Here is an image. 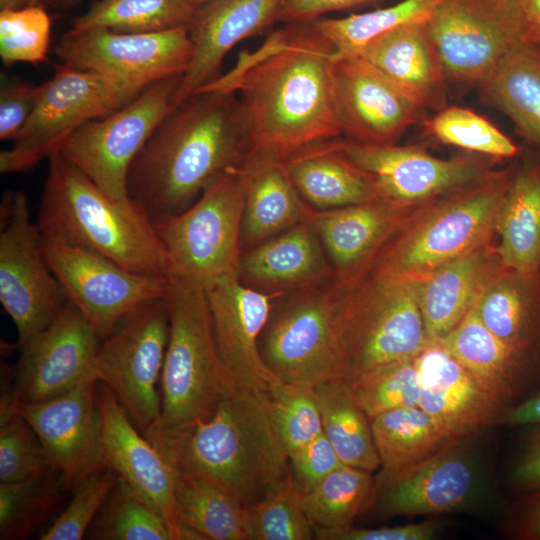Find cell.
I'll use <instances>...</instances> for the list:
<instances>
[{"label":"cell","mask_w":540,"mask_h":540,"mask_svg":"<svg viewBox=\"0 0 540 540\" xmlns=\"http://www.w3.org/2000/svg\"><path fill=\"white\" fill-rule=\"evenodd\" d=\"M87 534L97 540H174L165 519L119 477Z\"/></svg>","instance_id":"obj_43"},{"label":"cell","mask_w":540,"mask_h":540,"mask_svg":"<svg viewBox=\"0 0 540 540\" xmlns=\"http://www.w3.org/2000/svg\"><path fill=\"white\" fill-rule=\"evenodd\" d=\"M415 207L381 196L329 210L311 207L306 221L321 240L335 284L349 289L362 281L383 246Z\"/></svg>","instance_id":"obj_24"},{"label":"cell","mask_w":540,"mask_h":540,"mask_svg":"<svg viewBox=\"0 0 540 540\" xmlns=\"http://www.w3.org/2000/svg\"><path fill=\"white\" fill-rule=\"evenodd\" d=\"M196 7L188 0H98L74 19L68 32L108 29L148 33L188 27Z\"/></svg>","instance_id":"obj_39"},{"label":"cell","mask_w":540,"mask_h":540,"mask_svg":"<svg viewBox=\"0 0 540 540\" xmlns=\"http://www.w3.org/2000/svg\"><path fill=\"white\" fill-rule=\"evenodd\" d=\"M163 299L170 331L160 415L149 428L173 431L210 417L238 387L221 358L205 288L170 277Z\"/></svg>","instance_id":"obj_6"},{"label":"cell","mask_w":540,"mask_h":540,"mask_svg":"<svg viewBox=\"0 0 540 540\" xmlns=\"http://www.w3.org/2000/svg\"><path fill=\"white\" fill-rule=\"evenodd\" d=\"M381 470L388 477L462 440L447 432L419 406L395 409L371 419Z\"/></svg>","instance_id":"obj_37"},{"label":"cell","mask_w":540,"mask_h":540,"mask_svg":"<svg viewBox=\"0 0 540 540\" xmlns=\"http://www.w3.org/2000/svg\"><path fill=\"white\" fill-rule=\"evenodd\" d=\"M518 165L416 206L378 254L369 273L422 280L439 267L492 242L501 203Z\"/></svg>","instance_id":"obj_5"},{"label":"cell","mask_w":540,"mask_h":540,"mask_svg":"<svg viewBox=\"0 0 540 540\" xmlns=\"http://www.w3.org/2000/svg\"><path fill=\"white\" fill-rule=\"evenodd\" d=\"M478 89L487 105L513 122L528 146L540 149V45L519 44Z\"/></svg>","instance_id":"obj_35"},{"label":"cell","mask_w":540,"mask_h":540,"mask_svg":"<svg viewBox=\"0 0 540 540\" xmlns=\"http://www.w3.org/2000/svg\"><path fill=\"white\" fill-rule=\"evenodd\" d=\"M170 323L163 297L124 315L101 339L95 364L98 382L106 384L142 432L158 419L159 384Z\"/></svg>","instance_id":"obj_11"},{"label":"cell","mask_w":540,"mask_h":540,"mask_svg":"<svg viewBox=\"0 0 540 540\" xmlns=\"http://www.w3.org/2000/svg\"><path fill=\"white\" fill-rule=\"evenodd\" d=\"M38 86L19 78H5L0 89V139L13 140L30 117Z\"/></svg>","instance_id":"obj_52"},{"label":"cell","mask_w":540,"mask_h":540,"mask_svg":"<svg viewBox=\"0 0 540 540\" xmlns=\"http://www.w3.org/2000/svg\"><path fill=\"white\" fill-rule=\"evenodd\" d=\"M435 522L412 523L376 529L355 528L344 529L315 528V538L320 540H431L439 532Z\"/></svg>","instance_id":"obj_53"},{"label":"cell","mask_w":540,"mask_h":540,"mask_svg":"<svg viewBox=\"0 0 540 540\" xmlns=\"http://www.w3.org/2000/svg\"><path fill=\"white\" fill-rule=\"evenodd\" d=\"M415 357L374 367L346 382L357 403L371 419L387 411L419 405L420 385Z\"/></svg>","instance_id":"obj_45"},{"label":"cell","mask_w":540,"mask_h":540,"mask_svg":"<svg viewBox=\"0 0 540 540\" xmlns=\"http://www.w3.org/2000/svg\"><path fill=\"white\" fill-rule=\"evenodd\" d=\"M247 153L234 92L202 89L173 106L134 159L129 198L156 222L189 207Z\"/></svg>","instance_id":"obj_2"},{"label":"cell","mask_w":540,"mask_h":540,"mask_svg":"<svg viewBox=\"0 0 540 540\" xmlns=\"http://www.w3.org/2000/svg\"><path fill=\"white\" fill-rule=\"evenodd\" d=\"M285 0H209L188 26L193 53L174 94L180 104L216 78L227 53L239 42L278 22Z\"/></svg>","instance_id":"obj_26"},{"label":"cell","mask_w":540,"mask_h":540,"mask_svg":"<svg viewBox=\"0 0 540 540\" xmlns=\"http://www.w3.org/2000/svg\"><path fill=\"white\" fill-rule=\"evenodd\" d=\"M181 77L151 83L123 107L76 130L59 152L111 199H130V167L171 110Z\"/></svg>","instance_id":"obj_12"},{"label":"cell","mask_w":540,"mask_h":540,"mask_svg":"<svg viewBox=\"0 0 540 540\" xmlns=\"http://www.w3.org/2000/svg\"><path fill=\"white\" fill-rule=\"evenodd\" d=\"M531 426L510 471L511 484L522 494L540 489V425Z\"/></svg>","instance_id":"obj_54"},{"label":"cell","mask_w":540,"mask_h":540,"mask_svg":"<svg viewBox=\"0 0 540 540\" xmlns=\"http://www.w3.org/2000/svg\"><path fill=\"white\" fill-rule=\"evenodd\" d=\"M71 491L60 472L18 482L0 483V539L28 538L57 510Z\"/></svg>","instance_id":"obj_40"},{"label":"cell","mask_w":540,"mask_h":540,"mask_svg":"<svg viewBox=\"0 0 540 540\" xmlns=\"http://www.w3.org/2000/svg\"><path fill=\"white\" fill-rule=\"evenodd\" d=\"M342 152L376 180L380 196L406 206L473 183L496 169L497 159L465 152L442 159L416 146L362 144L340 136Z\"/></svg>","instance_id":"obj_16"},{"label":"cell","mask_w":540,"mask_h":540,"mask_svg":"<svg viewBox=\"0 0 540 540\" xmlns=\"http://www.w3.org/2000/svg\"><path fill=\"white\" fill-rule=\"evenodd\" d=\"M56 7L69 8L75 5L79 0H48Z\"/></svg>","instance_id":"obj_60"},{"label":"cell","mask_w":540,"mask_h":540,"mask_svg":"<svg viewBox=\"0 0 540 540\" xmlns=\"http://www.w3.org/2000/svg\"><path fill=\"white\" fill-rule=\"evenodd\" d=\"M376 0H285L278 13V22L309 23L325 13L357 7Z\"/></svg>","instance_id":"obj_55"},{"label":"cell","mask_w":540,"mask_h":540,"mask_svg":"<svg viewBox=\"0 0 540 540\" xmlns=\"http://www.w3.org/2000/svg\"><path fill=\"white\" fill-rule=\"evenodd\" d=\"M41 235L43 253L68 300L101 339L124 315L165 294L169 277L132 272L94 252Z\"/></svg>","instance_id":"obj_15"},{"label":"cell","mask_w":540,"mask_h":540,"mask_svg":"<svg viewBox=\"0 0 540 540\" xmlns=\"http://www.w3.org/2000/svg\"><path fill=\"white\" fill-rule=\"evenodd\" d=\"M302 494L290 471L280 487L248 509L252 540L315 538V527L304 511Z\"/></svg>","instance_id":"obj_46"},{"label":"cell","mask_w":540,"mask_h":540,"mask_svg":"<svg viewBox=\"0 0 540 540\" xmlns=\"http://www.w3.org/2000/svg\"><path fill=\"white\" fill-rule=\"evenodd\" d=\"M334 60V47L312 22L287 24L200 90L234 92L245 121L247 153L286 160L309 145L341 136Z\"/></svg>","instance_id":"obj_1"},{"label":"cell","mask_w":540,"mask_h":540,"mask_svg":"<svg viewBox=\"0 0 540 540\" xmlns=\"http://www.w3.org/2000/svg\"><path fill=\"white\" fill-rule=\"evenodd\" d=\"M427 27L453 85L479 87L525 42L516 0H440Z\"/></svg>","instance_id":"obj_14"},{"label":"cell","mask_w":540,"mask_h":540,"mask_svg":"<svg viewBox=\"0 0 540 540\" xmlns=\"http://www.w3.org/2000/svg\"><path fill=\"white\" fill-rule=\"evenodd\" d=\"M100 342L94 326L68 301L45 329L18 345L20 356L13 372L18 401H45L97 380Z\"/></svg>","instance_id":"obj_18"},{"label":"cell","mask_w":540,"mask_h":540,"mask_svg":"<svg viewBox=\"0 0 540 540\" xmlns=\"http://www.w3.org/2000/svg\"><path fill=\"white\" fill-rule=\"evenodd\" d=\"M524 41L540 45V0H516Z\"/></svg>","instance_id":"obj_58"},{"label":"cell","mask_w":540,"mask_h":540,"mask_svg":"<svg viewBox=\"0 0 540 540\" xmlns=\"http://www.w3.org/2000/svg\"><path fill=\"white\" fill-rule=\"evenodd\" d=\"M439 341L505 411L524 399L540 379L484 325L475 307Z\"/></svg>","instance_id":"obj_31"},{"label":"cell","mask_w":540,"mask_h":540,"mask_svg":"<svg viewBox=\"0 0 540 540\" xmlns=\"http://www.w3.org/2000/svg\"><path fill=\"white\" fill-rule=\"evenodd\" d=\"M338 138L309 145L285 160L298 193L316 210L350 206L380 197L375 178L342 152Z\"/></svg>","instance_id":"obj_33"},{"label":"cell","mask_w":540,"mask_h":540,"mask_svg":"<svg viewBox=\"0 0 540 540\" xmlns=\"http://www.w3.org/2000/svg\"><path fill=\"white\" fill-rule=\"evenodd\" d=\"M27 195L7 192L1 204L0 302L21 345L45 329L69 301L43 253Z\"/></svg>","instance_id":"obj_13"},{"label":"cell","mask_w":540,"mask_h":540,"mask_svg":"<svg viewBox=\"0 0 540 540\" xmlns=\"http://www.w3.org/2000/svg\"><path fill=\"white\" fill-rule=\"evenodd\" d=\"M0 416V483L27 480L50 470L38 436L18 407L0 410Z\"/></svg>","instance_id":"obj_48"},{"label":"cell","mask_w":540,"mask_h":540,"mask_svg":"<svg viewBox=\"0 0 540 540\" xmlns=\"http://www.w3.org/2000/svg\"><path fill=\"white\" fill-rule=\"evenodd\" d=\"M193 45L188 27L148 33L108 29L67 32L55 46L62 64L144 85L183 75Z\"/></svg>","instance_id":"obj_17"},{"label":"cell","mask_w":540,"mask_h":540,"mask_svg":"<svg viewBox=\"0 0 540 540\" xmlns=\"http://www.w3.org/2000/svg\"><path fill=\"white\" fill-rule=\"evenodd\" d=\"M323 434L344 465L374 472L380 459L371 418L353 397L348 384L331 379L315 386Z\"/></svg>","instance_id":"obj_38"},{"label":"cell","mask_w":540,"mask_h":540,"mask_svg":"<svg viewBox=\"0 0 540 540\" xmlns=\"http://www.w3.org/2000/svg\"><path fill=\"white\" fill-rule=\"evenodd\" d=\"M495 221L505 267L540 276V149L521 151Z\"/></svg>","instance_id":"obj_34"},{"label":"cell","mask_w":540,"mask_h":540,"mask_svg":"<svg viewBox=\"0 0 540 540\" xmlns=\"http://www.w3.org/2000/svg\"><path fill=\"white\" fill-rule=\"evenodd\" d=\"M98 381L87 380L57 397L20 402L19 412L38 436L50 466L71 491L85 477L106 468L99 412Z\"/></svg>","instance_id":"obj_19"},{"label":"cell","mask_w":540,"mask_h":540,"mask_svg":"<svg viewBox=\"0 0 540 540\" xmlns=\"http://www.w3.org/2000/svg\"><path fill=\"white\" fill-rule=\"evenodd\" d=\"M196 8L208 2L209 0H188Z\"/></svg>","instance_id":"obj_61"},{"label":"cell","mask_w":540,"mask_h":540,"mask_svg":"<svg viewBox=\"0 0 540 540\" xmlns=\"http://www.w3.org/2000/svg\"><path fill=\"white\" fill-rule=\"evenodd\" d=\"M438 142L497 160L519 157L521 149L502 131L471 109L445 106L425 121Z\"/></svg>","instance_id":"obj_44"},{"label":"cell","mask_w":540,"mask_h":540,"mask_svg":"<svg viewBox=\"0 0 540 540\" xmlns=\"http://www.w3.org/2000/svg\"><path fill=\"white\" fill-rule=\"evenodd\" d=\"M205 290L217 346L237 387L270 395L282 380L263 361L259 340L280 293L246 286L237 274L224 276Z\"/></svg>","instance_id":"obj_21"},{"label":"cell","mask_w":540,"mask_h":540,"mask_svg":"<svg viewBox=\"0 0 540 540\" xmlns=\"http://www.w3.org/2000/svg\"><path fill=\"white\" fill-rule=\"evenodd\" d=\"M96 400L106 466L141 496L180 540L175 491L178 469L132 422L113 391L98 382Z\"/></svg>","instance_id":"obj_22"},{"label":"cell","mask_w":540,"mask_h":540,"mask_svg":"<svg viewBox=\"0 0 540 540\" xmlns=\"http://www.w3.org/2000/svg\"><path fill=\"white\" fill-rule=\"evenodd\" d=\"M504 268L491 242L420 280L419 303L429 340H441L451 332Z\"/></svg>","instance_id":"obj_29"},{"label":"cell","mask_w":540,"mask_h":540,"mask_svg":"<svg viewBox=\"0 0 540 540\" xmlns=\"http://www.w3.org/2000/svg\"><path fill=\"white\" fill-rule=\"evenodd\" d=\"M143 435L178 470L202 476L247 509L280 487L290 458L269 394L237 388L207 419L189 427Z\"/></svg>","instance_id":"obj_3"},{"label":"cell","mask_w":540,"mask_h":540,"mask_svg":"<svg viewBox=\"0 0 540 540\" xmlns=\"http://www.w3.org/2000/svg\"><path fill=\"white\" fill-rule=\"evenodd\" d=\"M175 503L180 539L252 540L248 509L202 476L178 470Z\"/></svg>","instance_id":"obj_36"},{"label":"cell","mask_w":540,"mask_h":540,"mask_svg":"<svg viewBox=\"0 0 540 540\" xmlns=\"http://www.w3.org/2000/svg\"><path fill=\"white\" fill-rule=\"evenodd\" d=\"M346 289L335 282L278 294L259 348L266 366L284 382L339 379V322Z\"/></svg>","instance_id":"obj_9"},{"label":"cell","mask_w":540,"mask_h":540,"mask_svg":"<svg viewBox=\"0 0 540 540\" xmlns=\"http://www.w3.org/2000/svg\"><path fill=\"white\" fill-rule=\"evenodd\" d=\"M147 85L64 64L37 88L34 109L12 140L0 152V172L27 171L59 151L85 124L105 117L137 97Z\"/></svg>","instance_id":"obj_8"},{"label":"cell","mask_w":540,"mask_h":540,"mask_svg":"<svg viewBox=\"0 0 540 540\" xmlns=\"http://www.w3.org/2000/svg\"><path fill=\"white\" fill-rule=\"evenodd\" d=\"M243 208V181L236 165L189 207L154 222L168 254L170 277L206 289L224 276L237 274Z\"/></svg>","instance_id":"obj_10"},{"label":"cell","mask_w":540,"mask_h":540,"mask_svg":"<svg viewBox=\"0 0 540 540\" xmlns=\"http://www.w3.org/2000/svg\"><path fill=\"white\" fill-rule=\"evenodd\" d=\"M51 19L40 4L0 11V56L6 66L46 60Z\"/></svg>","instance_id":"obj_49"},{"label":"cell","mask_w":540,"mask_h":540,"mask_svg":"<svg viewBox=\"0 0 540 540\" xmlns=\"http://www.w3.org/2000/svg\"><path fill=\"white\" fill-rule=\"evenodd\" d=\"M38 225L56 237L140 274L169 277L155 223L131 199L113 200L59 151L49 158Z\"/></svg>","instance_id":"obj_4"},{"label":"cell","mask_w":540,"mask_h":540,"mask_svg":"<svg viewBox=\"0 0 540 540\" xmlns=\"http://www.w3.org/2000/svg\"><path fill=\"white\" fill-rule=\"evenodd\" d=\"M238 168L244 191L242 251L306 221L311 207L295 188L285 160L247 153Z\"/></svg>","instance_id":"obj_30"},{"label":"cell","mask_w":540,"mask_h":540,"mask_svg":"<svg viewBox=\"0 0 540 540\" xmlns=\"http://www.w3.org/2000/svg\"><path fill=\"white\" fill-rule=\"evenodd\" d=\"M440 0H402L373 11L342 18H318L312 24L335 49L336 56L356 53L368 42L398 26L427 21Z\"/></svg>","instance_id":"obj_42"},{"label":"cell","mask_w":540,"mask_h":540,"mask_svg":"<svg viewBox=\"0 0 540 540\" xmlns=\"http://www.w3.org/2000/svg\"><path fill=\"white\" fill-rule=\"evenodd\" d=\"M118 481L117 473L109 468L93 472L72 490L68 505L54 522L38 537L42 540H80Z\"/></svg>","instance_id":"obj_50"},{"label":"cell","mask_w":540,"mask_h":540,"mask_svg":"<svg viewBox=\"0 0 540 540\" xmlns=\"http://www.w3.org/2000/svg\"><path fill=\"white\" fill-rule=\"evenodd\" d=\"M463 440L394 475L377 476L371 504L391 516L439 515L472 504L480 478Z\"/></svg>","instance_id":"obj_23"},{"label":"cell","mask_w":540,"mask_h":540,"mask_svg":"<svg viewBox=\"0 0 540 540\" xmlns=\"http://www.w3.org/2000/svg\"><path fill=\"white\" fill-rule=\"evenodd\" d=\"M511 531L520 540H540V489L521 495L514 507Z\"/></svg>","instance_id":"obj_56"},{"label":"cell","mask_w":540,"mask_h":540,"mask_svg":"<svg viewBox=\"0 0 540 540\" xmlns=\"http://www.w3.org/2000/svg\"><path fill=\"white\" fill-rule=\"evenodd\" d=\"M475 309L484 325L540 375V276L504 268Z\"/></svg>","instance_id":"obj_32"},{"label":"cell","mask_w":540,"mask_h":540,"mask_svg":"<svg viewBox=\"0 0 540 540\" xmlns=\"http://www.w3.org/2000/svg\"><path fill=\"white\" fill-rule=\"evenodd\" d=\"M270 397L281 437L291 458L323 433L315 386L281 381Z\"/></svg>","instance_id":"obj_47"},{"label":"cell","mask_w":540,"mask_h":540,"mask_svg":"<svg viewBox=\"0 0 540 540\" xmlns=\"http://www.w3.org/2000/svg\"><path fill=\"white\" fill-rule=\"evenodd\" d=\"M333 78L336 116L347 140L396 143L418 120L422 109L356 55H335Z\"/></svg>","instance_id":"obj_20"},{"label":"cell","mask_w":540,"mask_h":540,"mask_svg":"<svg viewBox=\"0 0 540 540\" xmlns=\"http://www.w3.org/2000/svg\"><path fill=\"white\" fill-rule=\"evenodd\" d=\"M375 478L365 470L343 465L302 494L304 511L315 528L344 529L371 504Z\"/></svg>","instance_id":"obj_41"},{"label":"cell","mask_w":540,"mask_h":540,"mask_svg":"<svg viewBox=\"0 0 540 540\" xmlns=\"http://www.w3.org/2000/svg\"><path fill=\"white\" fill-rule=\"evenodd\" d=\"M41 0H0L1 9H19L26 6L37 5Z\"/></svg>","instance_id":"obj_59"},{"label":"cell","mask_w":540,"mask_h":540,"mask_svg":"<svg viewBox=\"0 0 540 540\" xmlns=\"http://www.w3.org/2000/svg\"><path fill=\"white\" fill-rule=\"evenodd\" d=\"M420 280L369 273L346 289L339 322V379L417 356L430 341L419 303Z\"/></svg>","instance_id":"obj_7"},{"label":"cell","mask_w":540,"mask_h":540,"mask_svg":"<svg viewBox=\"0 0 540 540\" xmlns=\"http://www.w3.org/2000/svg\"><path fill=\"white\" fill-rule=\"evenodd\" d=\"M237 276L246 286L272 294L334 282L321 240L307 221L243 250Z\"/></svg>","instance_id":"obj_27"},{"label":"cell","mask_w":540,"mask_h":540,"mask_svg":"<svg viewBox=\"0 0 540 540\" xmlns=\"http://www.w3.org/2000/svg\"><path fill=\"white\" fill-rule=\"evenodd\" d=\"M419 373V407L447 432L464 439L499 422L505 407L446 349L429 341L415 357Z\"/></svg>","instance_id":"obj_25"},{"label":"cell","mask_w":540,"mask_h":540,"mask_svg":"<svg viewBox=\"0 0 540 540\" xmlns=\"http://www.w3.org/2000/svg\"><path fill=\"white\" fill-rule=\"evenodd\" d=\"M498 423L510 426L540 425V389L528 394L516 405L507 409Z\"/></svg>","instance_id":"obj_57"},{"label":"cell","mask_w":540,"mask_h":540,"mask_svg":"<svg viewBox=\"0 0 540 540\" xmlns=\"http://www.w3.org/2000/svg\"><path fill=\"white\" fill-rule=\"evenodd\" d=\"M343 465L323 433L290 458L292 478L302 493L312 490Z\"/></svg>","instance_id":"obj_51"},{"label":"cell","mask_w":540,"mask_h":540,"mask_svg":"<svg viewBox=\"0 0 540 540\" xmlns=\"http://www.w3.org/2000/svg\"><path fill=\"white\" fill-rule=\"evenodd\" d=\"M351 55L369 63L421 109L447 106L448 83L427 21L389 30Z\"/></svg>","instance_id":"obj_28"}]
</instances>
